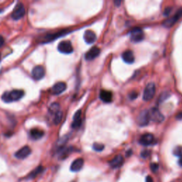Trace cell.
I'll return each mask as SVG.
<instances>
[{
    "label": "cell",
    "mask_w": 182,
    "mask_h": 182,
    "mask_svg": "<svg viewBox=\"0 0 182 182\" xmlns=\"http://www.w3.org/2000/svg\"><path fill=\"white\" fill-rule=\"evenodd\" d=\"M100 50L98 47L94 46L92 49H90L85 54V59L87 61H92V60L95 59L96 57L98 56V55L100 54Z\"/></svg>",
    "instance_id": "cell-12"
},
{
    "label": "cell",
    "mask_w": 182,
    "mask_h": 182,
    "mask_svg": "<svg viewBox=\"0 0 182 182\" xmlns=\"http://www.w3.org/2000/svg\"><path fill=\"white\" fill-rule=\"evenodd\" d=\"M73 182H74V181H73Z\"/></svg>",
    "instance_id": "cell-38"
},
{
    "label": "cell",
    "mask_w": 182,
    "mask_h": 182,
    "mask_svg": "<svg viewBox=\"0 0 182 182\" xmlns=\"http://www.w3.org/2000/svg\"><path fill=\"white\" fill-rule=\"evenodd\" d=\"M44 135V132L37 128H33L30 131V136L33 140H37L42 138Z\"/></svg>",
    "instance_id": "cell-20"
},
{
    "label": "cell",
    "mask_w": 182,
    "mask_h": 182,
    "mask_svg": "<svg viewBox=\"0 0 182 182\" xmlns=\"http://www.w3.org/2000/svg\"><path fill=\"white\" fill-rule=\"evenodd\" d=\"M174 154L176 157H182V146H178L174 150Z\"/></svg>",
    "instance_id": "cell-25"
},
{
    "label": "cell",
    "mask_w": 182,
    "mask_h": 182,
    "mask_svg": "<svg viewBox=\"0 0 182 182\" xmlns=\"http://www.w3.org/2000/svg\"><path fill=\"white\" fill-rule=\"evenodd\" d=\"M24 93L21 90H14L10 92H5L2 95V99L5 102H11L21 99Z\"/></svg>",
    "instance_id": "cell-1"
},
{
    "label": "cell",
    "mask_w": 182,
    "mask_h": 182,
    "mask_svg": "<svg viewBox=\"0 0 182 182\" xmlns=\"http://www.w3.org/2000/svg\"><path fill=\"white\" fill-rule=\"evenodd\" d=\"M84 38L85 41L88 44H92L96 40V34L93 32L92 30H87L84 33Z\"/></svg>",
    "instance_id": "cell-16"
},
{
    "label": "cell",
    "mask_w": 182,
    "mask_h": 182,
    "mask_svg": "<svg viewBox=\"0 0 182 182\" xmlns=\"http://www.w3.org/2000/svg\"><path fill=\"white\" fill-rule=\"evenodd\" d=\"M150 169L153 172H157L159 169V164L157 163H152L150 164Z\"/></svg>",
    "instance_id": "cell-27"
},
{
    "label": "cell",
    "mask_w": 182,
    "mask_h": 182,
    "mask_svg": "<svg viewBox=\"0 0 182 182\" xmlns=\"http://www.w3.org/2000/svg\"><path fill=\"white\" fill-rule=\"evenodd\" d=\"M150 155V152L149 150H144L141 153V156L143 158H147Z\"/></svg>",
    "instance_id": "cell-29"
},
{
    "label": "cell",
    "mask_w": 182,
    "mask_h": 182,
    "mask_svg": "<svg viewBox=\"0 0 182 182\" xmlns=\"http://www.w3.org/2000/svg\"><path fill=\"white\" fill-rule=\"evenodd\" d=\"M26 10L25 7L23 4L19 3L14 8L12 14H11V18L14 20H19L25 15Z\"/></svg>",
    "instance_id": "cell-4"
},
{
    "label": "cell",
    "mask_w": 182,
    "mask_h": 182,
    "mask_svg": "<svg viewBox=\"0 0 182 182\" xmlns=\"http://www.w3.org/2000/svg\"><path fill=\"white\" fill-rule=\"evenodd\" d=\"M136 121H137V124L141 127L147 126L150 121L148 110H145L141 111L137 117Z\"/></svg>",
    "instance_id": "cell-8"
},
{
    "label": "cell",
    "mask_w": 182,
    "mask_h": 182,
    "mask_svg": "<svg viewBox=\"0 0 182 182\" xmlns=\"http://www.w3.org/2000/svg\"><path fill=\"white\" fill-rule=\"evenodd\" d=\"M67 85L64 82H58L52 88V93L54 95H59L66 90Z\"/></svg>",
    "instance_id": "cell-13"
},
{
    "label": "cell",
    "mask_w": 182,
    "mask_h": 182,
    "mask_svg": "<svg viewBox=\"0 0 182 182\" xmlns=\"http://www.w3.org/2000/svg\"><path fill=\"white\" fill-rule=\"evenodd\" d=\"M179 166L182 167V157L179 158Z\"/></svg>",
    "instance_id": "cell-34"
},
{
    "label": "cell",
    "mask_w": 182,
    "mask_h": 182,
    "mask_svg": "<svg viewBox=\"0 0 182 182\" xmlns=\"http://www.w3.org/2000/svg\"><path fill=\"white\" fill-rule=\"evenodd\" d=\"M62 117H63V112H62L61 111H59L58 113H56L54 115V124H58L61 122Z\"/></svg>",
    "instance_id": "cell-23"
},
{
    "label": "cell",
    "mask_w": 182,
    "mask_h": 182,
    "mask_svg": "<svg viewBox=\"0 0 182 182\" xmlns=\"http://www.w3.org/2000/svg\"><path fill=\"white\" fill-rule=\"evenodd\" d=\"M146 182H154V180L150 176H147L146 178Z\"/></svg>",
    "instance_id": "cell-32"
},
{
    "label": "cell",
    "mask_w": 182,
    "mask_h": 182,
    "mask_svg": "<svg viewBox=\"0 0 182 182\" xmlns=\"http://www.w3.org/2000/svg\"><path fill=\"white\" fill-rule=\"evenodd\" d=\"M145 38L143 31L140 28H135L130 32V39L132 41L138 43L142 41Z\"/></svg>",
    "instance_id": "cell-6"
},
{
    "label": "cell",
    "mask_w": 182,
    "mask_h": 182,
    "mask_svg": "<svg viewBox=\"0 0 182 182\" xmlns=\"http://www.w3.org/2000/svg\"><path fill=\"white\" fill-rule=\"evenodd\" d=\"M124 164V158L122 155L119 154L112 159L110 162V165L112 168L116 169L119 168V167H122Z\"/></svg>",
    "instance_id": "cell-14"
},
{
    "label": "cell",
    "mask_w": 182,
    "mask_h": 182,
    "mask_svg": "<svg viewBox=\"0 0 182 182\" xmlns=\"http://www.w3.org/2000/svg\"><path fill=\"white\" fill-rule=\"evenodd\" d=\"M33 78L35 80H41L44 77L45 70L44 67L41 66H37L33 68L32 72Z\"/></svg>",
    "instance_id": "cell-9"
},
{
    "label": "cell",
    "mask_w": 182,
    "mask_h": 182,
    "mask_svg": "<svg viewBox=\"0 0 182 182\" xmlns=\"http://www.w3.org/2000/svg\"><path fill=\"white\" fill-rule=\"evenodd\" d=\"M181 16H182V8L179 9V10L176 12V14H174V16H172V17L169 18L165 20L164 22H163V26L167 28L171 27L172 26L175 24L177 22V21H178Z\"/></svg>",
    "instance_id": "cell-7"
},
{
    "label": "cell",
    "mask_w": 182,
    "mask_h": 182,
    "mask_svg": "<svg viewBox=\"0 0 182 182\" xmlns=\"http://www.w3.org/2000/svg\"><path fill=\"white\" fill-rule=\"evenodd\" d=\"M115 4H116V5H117V6H119V4L121 3V2H120V1H119V2H115Z\"/></svg>",
    "instance_id": "cell-35"
},
{
    "label": "cell",
    "mask_w": 182,
    "mask_h": 182,
    "mask_svg": "<svg viewBox=\"0 0 182 182\" xmlns=\"http://www.w3.org/2000/svg\"><path fill=\"white\" fill-rule=\"evenodd\" d=\"M42 170H43V167H37V168L36 169L34 170V171H33L32 172V173H31L29 174V176H28V178H29V179H33V178H35V177L37 176L38 175V174H40L41 172L42 171Z\"/></svg>",
    "instance_id": "cell-22"
},
{
    "label": "cell",
    "mask_w": 182,
    "mask_h": 182,
    "mask_svg": "<svg viewBox=\"0 0 182 182\" xmlns=\"http://www.w3.org/2000/svg\"><path fill=\"white\" fill-rule=\"evenodd\" d=\"M58 50L62 54H69L73 53V47L71 44V42L69 41H62L58 46Z\"/></svg>",
    "instance_id": "cell-5"
},
{
    "label": "cell",
    "mask_w": 182,
    "mask_h": 182,
    "mask_svg": "<svg viewBox=\"0 0 182 182\" xmlns=\"http://www.w3.org/2000/svg\"><path fill=\"white\" fill-rule=\"evenodd\" d=\"M156 92V86L154 83H148L145 88L143 93V100L145 101H150L154 98Z\"/></svg>",
    "instance_id": "cell-2"
},
{
    "label": "cell",
    "mask_w": 182,
    "mask_h": 182,
    "mask_svg": "<svg viewBox=\"0 0 182 182\" xmlns=\"http://www.w3.org/2000/svg\"><path fill=\"white\" fill-rule=\"evenodd\" d=\"M169 95H170L169 93V92H167V91H166V92L162 93V94H161V95H160V96H159V103H161V102H164L165 100L167 99V98H168L169 97Z\"/></svg>",
    "instance_id": "cell-26"
},
{
    "label": "cell",
    "mask_w": 182,
    "mask_h": 182,
    "mask_svg": "<svg viewBox=\"0 0 182 182\" xmlns=\"http://www.w3.org/2000/svg\"><path fill=\"white\" fill-rule=\"evenodd\" d=\"M176 118L178 119H182V112H179V113L177 114V115H176Z\"/></svg>",
    "instance_id": "cell-33"
},
{
    "label": "cell",
    "mask_w": 182,
    "mask_h": 182,
    "mask_svg": "<svg viewBox=\"0 0 182 182\" xmlns=\"http://www.w3.org/2000/svg\"><path fill=\"white\" fill-rule=\"evenodd\" d=\"M31 152H32L31 148L29 147H28V146H24V147L21 148L20 150H18L17 152L15 153V157L17 158V159H23L29 156Z\"/></svg>",
    "instance_id": "cell-11"
},
{
    "label": "cell",
    "mask_w": 182,
    "mask_h": 182,
    "mask_svg": "<svg viewBox=\"0 0 182 182\" xmlns=\"http://www.w3.org/2000/svg\"><path fill=\"white\" fill-rule=\"evenodd\" d=\"M149 112V115H150V120H152L154 123H162V122L164 120V117L163 115L161 113V112L159 110V109L157 108V107H153L150 110Z\"/></svg>",
    "instance_id": "cell-3"
},
{
    "label": "cell",
    "mask_w": 182,
    "mask_h": 182,
    "mask_svg": "<svg viewBox=\"0 0 182 182\" xmlns=\"http://www.w3.org/2000/svg\"><path fill=\"white\" fill-rule=\"evenodd\" d=\"M100 98L102 102L109 103L112 101V93L110 91L102 90L100 93Z\"/></svg>",
    "instance_id": "cell-17"
},
{
    "label": "cell",
    "mask_w": 182,
    "mask_h": 182,
    "mask_svg": "<svg viewBox=\"0 0 182 182\" xmlns=\"http://www.w3.org/2000/svg\"><path fill=\"white\" fill-rule=\"evenodd\" d=\"M138 96V93L136 92V91H132V92H131L130 93V95H129V98H130L131 100H135L136 99V98Z\"/></svg>",
    "instance_id": "cell-28"
},
{
    "label": "cell",
    "mask_w": 182,
    "mask_h": 182,
    "mask_svg": "<svg viewBox=\"0 0 182 182\" xmlns=\"http://www.w3.org/2000/svg\"><path fill=\"white\" fill-rule=\"evenodd\" d=\"M49 112L52 115H55L56 113H58V112L60 110V105L58 103H57V102H54V103H53L51 105V106L49 107Z\"/></svg>",
    "instance_id": "cell-21"
},
{
    "label": "cell",
    "mask_w": 182,
    "mask_h": 182,
    "mask_svg": "<svg viewBox=\"0 0 182 182\" xmlns=\"http://www.w3.org/2000/svg\"><path fill=\"white\" fill-rule=\"evenodd\" d=\"M82 119H81V110H78L76 112L75 115L73 117V123L71 124L72 128L74 129H77L81 125Z\"/></svg>",
    "instance_id": "cell-18"
},
{
    "label": "cell",
    "mask_w": 182,
    "mask_h": 182,
    "mask_svg": "<svg viewBox=\"0 0 182 182\" xmlns=\"http://www.w3.org/2000/svg\"><path fill=\"white\" fill-rule=\"evenodd\" d=\"M2 10L1 9H0V13H2Z\"/></svg>",
    "instance_id": "cell-36"
},
{
    "label": "cell",
    "mask_w": 182,
    "mask_h": 182,
    "mask_svg": "<svg viewBox=\"0 0 182 182\" xmlns=\"http://www.w3.org/2000/svg\"><path fill=\"white\" fill-rule=\"evenodd\" d=\"M104 145L100 143H95L93 146V150L96 151V152H101V151L104 150Z\"/></svg>",
    "instance_id": "cell-24"
},
{
    "label": "cell",
    "mask_w": 182,
    "mask_h": 182,
    "mask_svg": "<svg viewBox=\"0 0 182 182\" xmlns=\"http://www.w3.org/2000/svg\"><path fill=\"white\" fill-rule=\"evenodd\" d=\"M171 7H167V8H166V9L164 10V15L168 16L170 13V11H171Z\"/></svg>",
    "instance_id": "cell-30"
},
{
    "label": "cell",
    "mask_w": 182,
    "mask_h": 182,
    "mask_svg": "<svg viewBox=\"0 0 182 182\" xmlns=\"http://www.w3.org/2000/svg\"><path fill=\"white\" fill-rule=\"evenodd\" d=\"M83 164H84V160H83L82 158L76 159V160H74L73 163L71 164V170L73 172L79 171L83 168Z\"/></svg>",
    "instance_id": "cell-15"
},
{
    "label": "cell",
    "mask_w": 182,
    "mask_h": 182,
    "mask_svg": "<svg viewBox=\"0 0 182 182\" xmlns=\"http://www.w3.org/2000/svg\"><path fill=\"white\" fill-rule=\"evenodd\" d=\"M154 142V136L151 133H145L140 137V143L143 146H149Z\"/></svg>",
    "instance_id": "cell-10"
},
{
    "label": "cell",
    "mask_w": 182,
    "mask_h": 182,
    "mask_svg": "<svg viewBox=\"0 0 182 182\" xmlns=\"http://www.w3.org/2000/svg\"><path fill=\"white\" fill-rule=\"evenodd\" d=\"M0 58H1V55H0Z\"/></svg>",
    "instance_id": "cell-37"
},
{
    "label": "cell",
    "mask_w": 182,
    "mask_h": 182,
    "mask_svg": "<svg viewBox=\"0 0 182 182\" xmlns=\"http://www.w3.org/2000/svg\"><path fill=\"white\" fill-rule=\"evenodd\" d=\"M122 58L123 61L127 63H132L135 61V56H134L132 51L128 50V51H124L123 55H122Z\"/></svg>",
    "instance_id": "cell-19"
},
{
    "label": "cell",
    "mask_w": 182,
    "mask_h": 182,
    "mask_svg": "<svg viewBox=\"0 0 182 182\" xmlns=\"http://www.w3.org/2000/svg\"><path fill=\"white\" fill-rule=\"evenodd\" d=\"M4 44V39L3 37L0 36V48L2 47Z\"/></svg>",
    "instance_id": "cell-31"
}]
</instances>
